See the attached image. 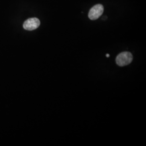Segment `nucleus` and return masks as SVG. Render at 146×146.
I'll return each mask as SVG.
<instances>
[{
  "mask_svg": "<svg viewBox=\"0 0 146 146\" xmlns=\"http://www.w3.org/2000/svg\"><path fill=\"white\" fill-rule=\"evenodd\" d=\"M133 61V55L131 52H124L119 54L116 58V64L120 67L130 64Z\"/></svg>",
  "mask_w": 146,
  "mask_h": 146,
  "instance_id": "nucleus-1",
  "label": "nucleus"
},
{
  "mask_svg": "<svg viewBox=\"0 0 146 146\" xmlns=\"http://www.w3.org/2000/svg\"><path fill=\"white\" fill-rule=\"evenodd\" d=\"M104 11V6L101 4H98L93 7L89 11V18L92 20H95L99 19L102 15Z\"/></svg>",
  "mask_w": 146,
  "mask_h": 146,
  "instance_id": "nucleus-2",
  "label": "nucleus"
},
{
  "mask_svg": "<svg viewBox=\"0 0 146 146\" xmlns=\"http://www.w3.org/2000/svg\"><path fill=\"white\" fill-rule=\"evenodd\" d=\"M40 25V21L36 17L31 18L27 20L23 23V28L27 31H34Z\"/></svg>",
  "mask_w": 146,
  "mask_h": 146,
  "instance_id": "nucleus-3",
  "label": "nucleus"
},
{
  "mask_svg": "<svg viewBox=\"0 0 146 146\" xmlns=\"http://www.w3.org/2000/svg\"><path fill=\"white\" fill-rule=\"evenodd\" d=\"M106 56H107V58H109L110 56V54H107Z\"/></svg>",
  "mask_w": 146,
  "mask_h": 146,
  "instance_id": "nucleus-4",
  "label": "nucleus"
}]
</instances>
